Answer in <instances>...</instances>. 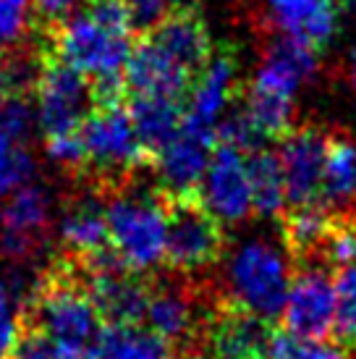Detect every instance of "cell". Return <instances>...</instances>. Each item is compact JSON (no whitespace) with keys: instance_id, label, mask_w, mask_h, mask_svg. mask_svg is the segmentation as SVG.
<instances>
[{"instance_id":"6da1fadb","label":"cell","mask_w":356,"mask_h":359,"mask_svg":"<svg viewBox=\"0 0 356 359\" xmlns=\"http://www.w3.org/2000/svg\"><path fill=\"white\" fill-rule=\"evenodd\" d=\"M110 241L126 265L137 273H155L165 257V212L155 181L144 176L105 197Z\"/></svg>"},{"instance_id":"7a4b0ae2","label":"cell","mask_w":356,"mask_h":359,"mask_svg":"<svg viewBox=\"0 0 356 359\" xmlns=\"http://www.w3.org/2000/svg\"><path fill=\"white\" fill-rule=\"evenodd\" d=\"M291 259L273 241L249 239L231 252L226 276L215 283L220 299L247 307L259 318L275 323L283 315L291 286Z\"/></svg>"},{"instance_id":"3957f363","label":"cell","mask_w":356,"mask_h":359,"mask_svg":"<svg viewBox=\"0 0 356 359\" xmlns=\"http://www.w3.org/2000/svg\"><path fill=\"white\" fill-rule=\"evenodd\" d=\"M165 212L163 268L178 276H207L228 252V233L199 197H160Z\"/></svg>"},{"instance_id":"277c9868","label":"cell","mask_w":356,"mask_h":359,"mask_svg":"<svg viewBox=\"0 0 356 359\" xmlns=\"http://www.w3.org/2000/svg\"><path fill=\"white\" fill-rule=\"evenodd\" d=\"M55 200L42 184H24L0 202V255L11 265H42L55 247Z\"/></svg>"},{"instance_id":"5b68a950","label":"cell","mask_w":356,"mask_h":359,"mask_svg":"<svg viewBox=\"0 0 356 359\" xmlns=\"http://www.w3.org/2000/svg\"><path fill=\"white\" fill-rule=\"evenodd\" d=\"M34 37V34H32ZM48 53L69 63L87 79L102 74H121L131 55V34L105 29L79 8L60 24L50 37H34Z\"/></svg>"},{"instance_id":"8992f818","label":"cell","mask_w":356,"mask_h":359,"mask_svg":"<svg viewBox=\"0 0 356 359\" xmlns=\"http://www.w3.org/2000/svg\"><path fill=\"white\" fill-rule=\"evenodd\" d=\"M283 330L304 344H322L333 339L336 323V280L325 265H291Z\"/></svg>"},{"instance_id":"52a82bcc","label":"cell","mask_w":356,"mask_h":359,"mask_svg":"<svg viewBox=\"0 0 356 359\" xmlns=\"http://www.w3.org/2000/svg\"><path fill=\"white\" fill-rule=\"evenodd\" d=\"M34 105H37L34 108L37 129L42 131V137L79 131L92 110L89 79L48 53L42 79L34 92Z\"/></svg>"},{"instance_id":"ba28073f","label":"cell","mask_w":356,"mask_h":359,"mask_svg":"<svg viewBox=\"0 0 356 359\" xmlns=\"http://www.w3.org/2000/svg\"><path fill=\"white\" fill-rule=\"evenodd\" d=\"M60 210L55 218V247L53 250L87 262L100 252L113 247L105 218V202L87 187H71L58 200Z\"/></svg>"},{"instance_id":"9c48e42d","label":"cell","mask_w":356,"mask_h":359,"mask_svg":"<svg viewBox=\"0 0 356 359\" xmlns=\"http://www.w3.org/2000/svg\"><path fill=\"white\" fill-rule=\"evenodd\" d=\"M327 134H330V126L307 121V123H299L283 140L280 163H283V179H286V208L322 202Z\"/></svg>"},{"instance_id":"30bf717a","label":"cell","mask_w":356,"mask_h":359,"mask_svg":"<svg viewBox=\"0 0 356 359\" xmlns=\"http://www.w3.org/2000/svg\"><path fill=\"white\" fill-rule=\"evenodd\" d=\"M273 333H275V325L270 320L218 297L212 315L207 320L202 344L207 346V351L215 359L267 357V346H270Z\"/></svg>"},{"instance_id":"8fae6325","label":"cell","mask_w":356,"mask_h":359,"mask_svg":"<svg viewBox=\"0 0 356 359\" xmlns=\"http://www.w3.org/2000/svg\"><path fill=\"white\" fill-rule=\"evenodd\" d=\"M199 200L205 202V208L223 226H238L254 215L247 163L241 152L215 144L202 189H199Z\"/></svg>"},{"instance_id":"7c38bea8","label":"cell","mask_w":356,"mask_h":359,"mask_svg":"<svg viewBox=\"0 0 356 359\" xmlns=\"http://www.w3.org/2000/svg\"><path fill=\"white\" fill-rule=\"evenodd\" d=\"M267 27L304 42L312 50H325L338 34L351 0H265Z\"/></svg>"},{"instance_id":"4fadbf2b","label":"cell","mask_w":356,"mask_h":359,"mask_svg":"<svg viewBox=\"0 0 356 359\" xmlns=\"http://www.w3.org/2000/svg\"><path fill=\"white\" fill-rule=\"evenodd\" d=\"M212 150V142L202 140L189 129L178 131L176 140H170L152 163L155 189L160 197H199Z\"/></svg>"},{"instance_id":"5bb4252c","label":"cell","mask_w":356,"mask_h":359,"mask_svg":"<svg viewBox=\"0 0 356 359\" xmlns=\"http://www.w3.org/2000/svg\"><path fill=\"white\" fill-rule=\"evenodd\" d=\"M87 291L102 325H144L152 273L131 268L87 276Z\"/></svg>"},{"instance_id":"9a60e30c","label":"cell","mask_w":356,"mask_h":359,"mask_svg":"<svg viewBox=\"0 0 356 359\" xmlns=\"http://www.w3.org/2000/svg\"><path fill=\"white\" fill-rule=\"evenodd\" d=\"M144 40L155 42L160 50L168 53L170 58L191 76V81L202 74V69L207 66V60L215 53L207 21L197 6L173 8Z\"/></svg>"},{"instance_id":"2e32d148","label":"cell","mask_w":356,"mask_h":359,"mask_svg":"<svg viewBox=\"0 0 356 359\" xmlns=\"http://www.w3.org/2000/svg\"><path fill=\"white\" fill-rule=\"evenodd\" d=\"M259 69L254 79L265 81L270 87L296 95L299 87H304L307 81L317 76L320 60L317 50L307 48L304 42L288 37L278 29H262L259 32Z\"/></svg>"},{"instance_id":"e0dca14e","label":"cell","mask_w":356,"mask_h":359,"mask_svg":"<svg viewBox=\"0 0 356 359\" xmlns=\"http://www.w3.org/2000/svg\"><path fill=\"white\" fill-rule=\"evenodd\" d=\"M123 81L129 95H149V97H170V100H186L191 90V76L160 50L155 42L142 40L131 48V55L123 66Z\"/></svg>"},{"instance_id":"ac0fdd59","label":"cell","mask_w":356,"mask_h":359,"mask_svg":"<svg viewBox=\"0 0 356 359\" xmlns=\"http://www.w3.org/2000/svg\"><path fill=\"white\" fill-rule=\"evenodd\" d=\"M294 97L296 95H288L259 79L241 81L236 92V100L249 113V118L265 142H283L299 126Z\"/></svg>"},{"instance_id":"d6986e66","label":"cell","mask_w":356,"mask_h":359,"mask_svg":"<svg viewBox=\"0 0 356 359\" xmlns=\"http://www.w3.org/2000/svg\"><path fill=\"white\" fill-rule=\"evenodd\" d=\"M126 108L134 121L139 142L144 150L158 155L170 140H176L178 131L184 129V100H170V97H149V95H129Z\"/></svg>"},{"instance_id":"ffe728a7","label":"cell","mask_w":356,"mask_h":359,"mask_svg":"<svg viewBox=\"0 0 356 359\" xmlns=\"http://www.w3.org/2000/svg\"><path fill=\"white\" fill-rule=\"evenodd\" d=\"M252 189V210L257 218H280L286 210V179H283V163L280 155L270 147L244 155Z\"/></svg>"},{"instance_id":"44dd1931","label":"cell","mask_w":356,"mask_h":359,"mask_svg":"<svg viewBox=\"0 0 356 359\" xmlns=\"http://www.w3.org/2000/svg\"><path fill=\"white\" fill-rule=\"evenodd\" d=\"M356 200V142L346 129L330 126L322 173V202L343 208Z\"/></svg>"},{"instance_id":"7402d4cb","label":"cell","mask_w":356,"mask_h":359,"mask_svg":"<svg viewBox=\"0 0 356 359\" xmlns=\"http://www.w3.org/2000/svg\"><path fill=\"white\" fill-rule=\"evenodd\" d=\"M95 359H173L170 344L152 333L147 325H102Z\"/></svg>"},{"instance_id":"603a6c76","label":"cell","mask_w":356,"mask_h":359,"mask_svg":"<svg viewBox=\"0 0 356 359\" xmlns=\"http://www.w3.org/2000/svg\"><path fill=\"white\" fill-rule=\"evenodd\" d=\"M336 280V323L333 339L338 346L356 354V265L333 273Z\"/></svg>"},{"instance_id":"cb8c5ba5","label":"cell","mask_w":356,"mask_h":359,"mask_svg":"<svg viewBox=\"0 0 356 359\" xmlns=\"http://www.w3.org/2000/svg\"><path fill=\"white\" fill-rule=\"evenodd\" d=\"M215 144L220 147H231V150L249 155V152L265 147L267 142L262 140V134L257 131V126L252 123L249 113L241 108V102L233 100L226 108V113L215 123Z\"/></svg>"},{"instance_id":"d4e9b609","label":"cell","mask_w":356,"mask_h":359,"mask_svg":"<svg viewBox=\"0 0 356 359\" xmlns=\"http://www.w3.org/2000/svg\"><path fill=\"white\" fill-rule=\"evenodd\" d=\"M32 40V0H0V53Z\"/></svg>"},{"instance_id":"484cf974","label":"cell","mask_w":356,"mask_h":359,"mask_svg":"<svg viewBox=\"0 0 356 359\" xmlns=\"http://www.w3.org/2000/svg\"><path fill=\"white\" fill-rule=\"evenodd\" d=\"M21 333V315L13 304L8 291V280L0 276V359H8L13 354L16 339Z\"/></svg>"},{"instance_id":"4316f807","label":"cell","mask_w":356,"mask_h":359,"mask_svg":"<svg viewBox=\"0 0 356 359\" xmlns=\"http://www.w3.org/2000/svg\"><path fill=\"white\" fill-rule=\"evenodd\" d=\"M126 8H129L131 32L139 40L147 37L149 32L173 11L168 6V0H126Z\"/></svg>"},{"instance_id":"83f0119b","label":"cell","mask_w":356,"mask_h":359,"mask_svg":"<svg viewBox=\"0 0 356 359\" xmlns=\"http://www.w3.org/2000/svg\"><path fill=\"white\" fill-rule=\"evenodd\" d=\"M296 359H356V354L346 351L338 344L322 341V344H304Z\"/></svg>"},{"instance_id":"f1b7e54d","label":"cell","mask_w":356,"mask_h":359,"mask_svg":"<svg viewBox=\"0 0 356 359\" xmlns=\"http://www.w3.org/2000/svg\"><path fill=\"white\" fill-rule=\"evenodd\" d=\"M346 79H348V84H351L354 95H356V45L348 50V55H346Z\"/></svg>"},{"instance_id":"f546056e","label":"cell","mask_w":356,"mask_h":359,"mask_svg":"<svg viewBox=\"0 0 356 359\" xmlns=\"http://www.w3.org/2000/svg\"><path fill=\"white\" fill-rule=\"evenodd\" d=\"M173 359H215V357L207 349H202V346H189V349L178 351V357Z\"/></svg>"},{"instance_id":"4dcf8cb0","label":"cell","mask_w":356,"mask_h":359,"mask_svg":"<svg viewBox=\"0 0 356 359\" xmlns=\"http://www.w3.org/2000/svg\"><path fill=\"white\" fill-rule=\"evenodd\" d=\"M16 144H19V142H13V137H11L8 131H6V126L0 123V155L8 152L11 147H16Z\"/></svg>"},{"instance_id":"1f68e13d","label":"cell","mask_w":356,"mask_h":359,"mask_svg":"<svg viewBox=\"0 0 356 359\" xmlns=\"http://www.w3.org/2000/svg\"><path fill=\"white\" fill-rule=\"evenodd\" d=\"M170 8H189V6H197L194 0H168Z\"/></svg>"},{"instance_id":"d6a6232c","label":"cell","mask_w":356,"mask_h":359,"mask_svg":"<svg viewBox=\"0 0 356 359\" xmlns=\"http://www.w3.org/2000/svg\"><path fill=\"white\" fill-rule=\"evenodd\" d=\"M249 359H267V357H249Z\"/></svg>"}]
</instances>
